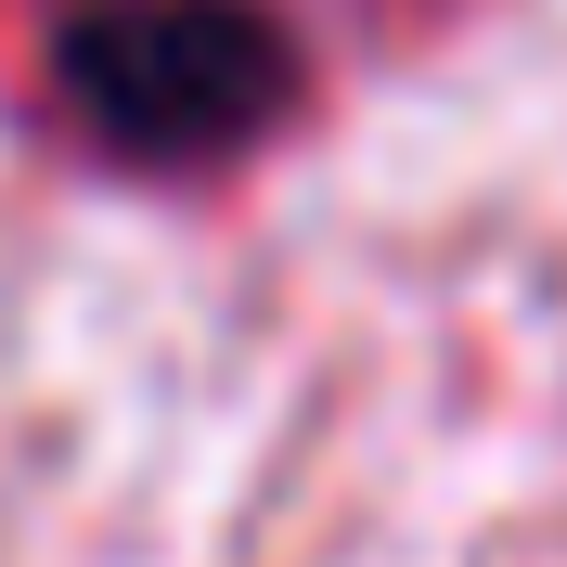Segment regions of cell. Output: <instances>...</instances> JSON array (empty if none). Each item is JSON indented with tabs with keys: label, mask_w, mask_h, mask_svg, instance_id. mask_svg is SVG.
Returning a JSON list of instances; mask_svg holds the SVG:
<instances>
[{
	"label": "cell",
	"mask_w": 567,
	"mask_h": 567,
	"mask_svg": "<svg viewBox=\"0 0 567 567\" xmlns=\"http://www.w3.org/2000/svg\"><path fill=\"white\" fill-rule=\"evenodd\" d=\"M52 91L130 168H219L297 104V39L258 0H78L52 27Z\"/></svg>",
	"instance_id": "1"
}]
</instances>
